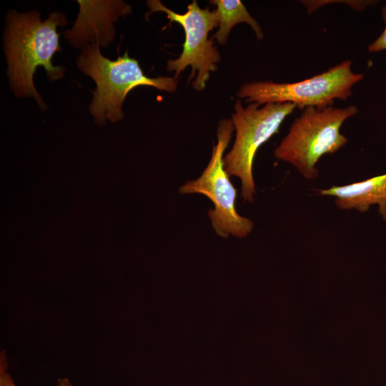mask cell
I'll use <instances>...</instances> for the list:
<instances>
[{"label": "cell", "instance_id": "11", "mask_svg": "<svg viewBox=\"0 0 386 386\" xmlns=\"http://www.w3.org/2000/svg\"><path fill=\"white\" fill-rule=\"evenodd\" d=\"M7 362L5 356L1 357L0 386H16L11 375L6 371ZM57 386H74L68 378L61 377L57 380Z\"/></svg>", "mask_w": 386, "mask_h": 386}, {"label": "cell", "instance_id": "6", "mask_svg": "<svg viewBox=\"0 0 386 386\" xmlns=\"http://www.w3.org/2000/svg\"><path fill=\"white\" fill-rule=\"evenodd\" d=\"M234 130L231 120L219 122L217 131V143L213 146L207 166L197 179L186 182L179 189L182 194H201L213 203L214 208L208 211V216L216 234L223 238L229 235L245 237L254 227L249 218L242 217L237 212V192L224 167L223 154Z\"/></svg>", "mask_w": 386, "mask_h": 386}, {"label": "cell", "instance_id": "5", "mask_svg": "<svg viewBox=\"0 0 386 386\" xmlns=\"http://www.w3.org/2000/svg\"><path fill=\"white\" fill-rule=\"evenodd\" d=\"M352 61L345 60L320 74L292 83L254 81L244 84L237 94L247 102L258 104L292 103L296 107L323 108L332 106L335 99L346 100L352 86L363 75L354 73Z\"/></svg>", "mask_w": 386, "mask_h": 386}, {"label": "cell", "instance_id": "1", "mask_svg": "<svg viewBox=\"0 0 386 386\" xmlns=\"http://www.w3.org/2000/svg\"><path fill=\"white\" fill-rule=\"evenodd\" d=\"M67 24L66 16L55 11L44 21L36 11L18 13L10 10L4 31V51L11 89L16 96L33 97L41 111L48 109L34 84V74L43 66L50 81L62 79L66 69L51 63L55 52L61 51L57 26Z\"/></svg>", "mask_w": 386, "mask_h": 386}, {"label": "cell", "instance_id": "8", "mask_svg": "<svg viewBox=\"0 0 386 386\" xmlns=\"http://www.w3.org/2000/svg\"><path fill=\"white\" fill-rule=\"evenodd\" d=\"M79 13L73 27L64 38L76 48L98 44L107 47L115 38L114 23L132 12L129 4L119 0L77 1Z\"/></svg>", "mask_w": 386, "mask_h": 386}, {"label": "cell", "instance_id": "7", "mask_svg": "<svg viewBox=\"0 0 386 386\" xmlns=\"http://www.w3.org/2000/svg\"><path fill=\"white\" fill-rule=\"evenodd\" d=\"M147 5L150 9L147 15L156 11L164 12L171 23H178L184 31L182 52L177 59L168 60L167 71H174V78L177 79L181 72L190 66L192 72L188 81L194 77L197 71L192 86L196 90H203L210 73L217 69V63L221 60L212 38H208L209 32L219 26L215 10L202 9L195 0L187 6V11L184 14L170 10L159 0H149Z\"/></svg>", "mask_w": 386, "mask_h": 386}, {"label": "cell", "instance_id": "12", "mask_svg": "<svg viewBox=\"0 0 386 386\" xmlns=\"http://www.w3.org/2000/svg\"><path fill=\"white\" fill-rule=\"evenodd\" d=\"M381 16L385 23V29L382 34L368 46L370 52H377L386 50V5L381 9Z\"/></svg>", "mask_w": 386, "mask_h": 386}, {"label": "cell", "instance_id": "2", "mask_svg": "<svg viewBox=\"0 0 386 386\" xmlns=\"http://www.w3.org/2000/svg\"><path fill=\"white\" fill-rule=\"evenodd\" d=\"M99 47L98 44L85 45L76 60L79 69L96 84L89 104L96 124L103 125L107 119L112 122L122 119L125 97L137 86H150L169 93L176 91L178 81L175 78H149L144 74L138 61L130 57L127 51L111 60L101 54Z\"/></svg>", "mask_w": 386, "mask_h": 386}, {"label": "cell", "instance_id": "10", "mask_svg": "<svg viewBox=\"0 0 386 386\" xmlns=\"http://www.w3.org/2000/svg\"><path fill=\"white\" fill-rule=\"evenodd\" d=\"M210 2L216 6L215 12L219 22V29L213 37L218 44L224 45L233 26L242 22L249 24L257 39H263L264 34L259 24L250 15L241 1L212 0Z\"/></svg>", "mask_w": 386, "mask_h": 386}, {"label": "cell", "instance_id": "3", "mask_svg": "<svg viewBox=\"0 0 386 386\" xmlns=\"http://www.w3.org/2000/svg\"><path fill=\"white\" fill-rule=\"evenodd\" d=\"M358 112L355 105L304 109L274 150V157L293 165L305 179H316L319 174L317 162L323 155L334 154L347 143L340 129L346 119Z\"/></svg>", "mask_w": 386, "mask_h": 386}, {"label": "cell", "instance_id": "4", "mask_svg": "<svg viewBox=\"0 0 386 386\" xmlns=\"http://www.w3.org/2000/svg\"><path fill=\"white\" fill-rule=\"evenodd\" d=\"M256 102L244 107L240 99L234 104L231 122L235 139L231 150L224 157V167L229 177L241 181V195L253 202L256 194L252 174L254 156L259 147L279 132L284 119L296 108L292 103H267L259 108Z\"/></svg>", "mask_w": 386, "mask_h": 386}, {"label": "cell", "instance_id": "9", "mask_svg": "<svg viewBox=\"0 0 386 386\" xmlns=\"http://www.w3.org/2000/svg\"><path fill=\"white\" fill-rule=\"evenodd\" d=\"M319 194L335 197V204L342 210L367 212L378 205V211L386 221V173L361 182L320 189Z\"/></svg>", "mask_w": 386, "mask_h": 386}]
</instances>
